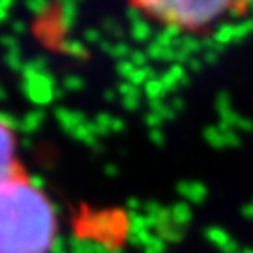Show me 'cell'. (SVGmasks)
Instances as JSON below:
<instances>
[{"label":"cell","instance_id":"obj_1","mask_svg":"<svg viewBox=\"0 0 253 253\" xmlns=\"http://www.w3.org/2000/svg\"><path fill=\"white\" fill-rule=\"evenodd\" d=\"M56 238V212L21 165L0 180V253H47Z\"/></svg>","mask_w":253,"mask_h":253},{"label":"cell","instance_id":"obj_2","mask_svg":"<svg viewBox=\"0 0 253 253\" xmlns=\"http://www.w3.org/2000/svg\"><path fill=\"white\" fill-rule=\"evenodd\" d=\"M129 4L165 27L197 32L231 13H242L248 0H129Z\"/></svg>","mask_w":253,"mask_h":253},{"label":"cell","instance_id":"obj_3","mask_svg":"<svg viewBox=\"0 0 253 253\" xmlns=\"http://www.w3.org/2000/svg\"><path fill=\"white\" fill-rule=\"evenodd\" d=\"M21 167L17 158V139L8 122L0 120V180Z\"/></svg>","mask_w":253,"mask_h":253}]
</instances>
